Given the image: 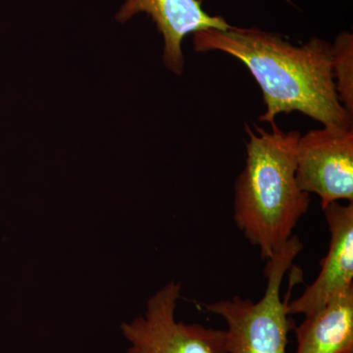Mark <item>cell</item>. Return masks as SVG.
Listing matches in <instances>:
<instances>
[{
  "label": "cell",
  "instance_id": "obj_1",
  "mask_svg": "<svg viewBox=\"0 0 353 353\" xmlns=\"http://www.w3.org/2000/svg\"><path fill=\"white\" fill-rule=\"evenodd\" d=\"M199 52L222 51L245 64L263 94L266 111L260 122L273 124L294 111L324 127L353 128V114L341 104L332 69V44L319 38L294 46L259 28L209 29L194 34Z\"/></svg>",
  "mask_w": 353,
  "mask_h": 353
},
{
  "label": "cell",
  "instance_id": "obj_2",
  "mask_svg": "<svg viewBox=\"0 0 353 353\" xmlns=\"http://www.w3.org/2000/svg\"><path fill=\"white\" fill-rule=\"evenodd\" d=\"M271 125L270 132L245 126V165L234 185V222L263 260L274 256L294 236L311 202L296 178L301 132Z\"/></svg>",
  "mask_w": 353,
  "mask_h": 353
},
{
  "label": "cell",
  "instance_id": "obj_3",
  "mask_svg": "<svg viewBox=\"0 0 353 353\" xmlns=\"http://www.w3.org/2000/svg\"><path fill=\"white\" fill-rule=\"evenodd\" d=\"M303 248L294 234L282 250L266 260V289L261 299L253 301L240 296L204 304L208 313L226 322L228 353H287L292 326L288 312L289 294L281 297L283 281Z\"/></svg>",
  "mask_w": 353,
  "mask_h": 353
},
{
  "label": "cell",
  "instance_id": "obj_4",
  "mask_svg": "<svg viewBox=\"0 0 353 353\" xmlns=\"http://www.w3.org/2000/svg\"><path fill=\"white\" fill-rule=\"evenodd\" d=\"M180 294V283H169L148 299L145 314L122 325L128 353H228L225 330L176 320Z\"/></svg>",
  "mask_w": 353,
  "mask_h": 353
},
{
  "label": "cell",
  "instance_id": "obj_5",
  "mask_svg": "<svg viewBox=\"0 0 353 353\" xmlns=\"http://www.w3.org/2000/svg\"><path fill=\"white\" fill-rule=\"evenodd\" d=\"M297 185L321 199L322 208L333 202H353V128L311 130L296 148Z\"/></svg>",
  "mask_w": 353,
  "mask_h": 353
},
{
  "label": "cell",
  "instance_id": "obj_6",
  "mask_svg": "<svg viewBox=\"0 0 353 353\" xmlns=\"http://www.w3.org/2000/svg\"><path fill=\"white\" fill-rule=\"evenodd\" d=\"M322 210L331 234L329 252L314 282L288 303L290 315L311 314L353 289V202H333Z\"/></svg>",
  "mask_w": 353,
  "mask_h": 353
},
{
  "label": "cell",
  "instance_id": "obj_7",
  "mask_svg": "<svg viewBox=\"0 0 353 353\" xmlns=\"http://www.w3.org/2000/svg\"><path fill=\"white\" fill-rule=\"evenodd\" d=\"M139 13L148 14L157 24L164 39V63L178 75L185 66L182 43L188 34L231 27L221 16L205 12L201 0H126L116 18L124 23Z\"/></svg>",
  "mask_w": 353,
  "mask_h": 353
},
{
  "label": "cell",
  "instance_id": "obj_8",
  "mask_svg": "<svg viewBox=\"0 0 353 353\" xmlns=\"http://www.w3.org/2000/svg\"><path fill=\"white\" fill-rule=\"evenodd\" d=\"M294 353H353V289L304 316Z\"/></svg>",
  "mask_w": 353,
  "mask_h": 353
},
{
  "label": "cell",
  "instance_id": "obj_9",
  "mask_svg": "<svg viewBox=\"0 0 353 353\" xmlns=\"http://www.w3.org/2000/svg\"><path fill=\"white\" fill-rule=\"evenodd\" d=\"M332 69L339 99L353 114V37L350 32H341L332 44Z\"/></svg>",
  "mask_w": 353,
  "mask_h": 353
}]
</instances>
